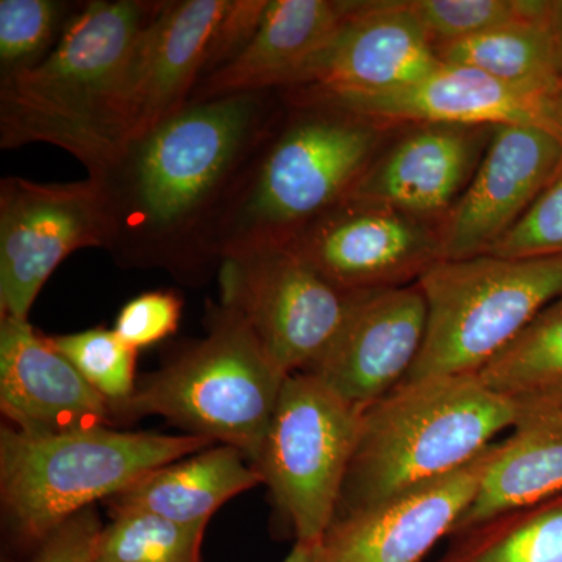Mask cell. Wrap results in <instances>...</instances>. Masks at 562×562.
<instances>
[{"label":"cell","mask_w":562,"mask_h":562,"mask_svg":"<svg viewBox=\"0 0 562 562\" xmlns=\"http://www.w3.org/2000/svg\"><path fill=\"white\" fill-rule=\"evenodd\" d=\"M269 92L188 103L91 177L117 262L165 269L188 283L220 269L222 225L271 138Z\"/></svg>","instance_id":"1"},{"label":"cell","mask_w":562,"mask_h":562,"mask_svg":"<svg viewBox=\"0 0 562 562\" xmlns=\"http://www.w3.org/2000/svg\"><path fill=\"white\" fill-rule=\"evenodd\" d=\"M162 2L91 0L54 49L0 79V147H60L99 177L127 146L122 94L133 50Z\"/></svg>","instance_id":"2"},{"label":"cell","mask_w":562,"mask_h":562,"mask_svg":"<svg viewBox=\"0 0 562 562\" xmlns=\"http://www.w3.org/2000/svg\"><path fill=\"white\" fill-rule=\"evenodd\" d=\"M519 413L476 373L403 382L361 413L335 520L460 471Z\"/></svg>","instance_id":"3"},{"label":"cell","mask_w":562,"mask_h":562,"mask_svg":"<svg viewBox=\"0 0 562 562\" xmlns=\"http://www.w3.org/2000/svg\"><path fill=\"white\" fill-rule=\"evenodd\" d=\"M216 442L194 435L125 432L109 427L32 436L0 432V491L11 525L38 546L95 502L109 501L140 476Z\"/></svg>","instance_id":"4"},{"label":"cell","mask_w":562,"mask_h":562,"mask_svg":"<svg viewBox=\"0 0 562 562\" xmlns=\"http://www.w3.org/2000/svg\"><path fill=\"white\" fill-rule=\"evenodd\" d=\"M295 102L303 113L265 144L225 217L221 260L241 247L288 241L346 201L372 162L380 127L327 102Z\"/></svg>","instance_id":"5"},{"label":"cell","mask_w":562,"mask_h":562,"mask_svg":"<svg viewBox=\"0 0 562 562\" xmlns=\"http://www.w3.org/2000/svg\"><path fill=\"white\" fill-rule=\"evenodd\" d=\"M209 333L144 376L117 412L161 416L187 435L236 447L255 465L288 373L238 313L211 306Z\"/></svg>","instance_id":"6"},{"label":"cell","mask_w":562,"mask_h":562,"mask_svg":"<svg viewBox=\"0 0 562 562\" xmlns=\"http://www.w3.org/2000/svg\"><path fill=\"white\" fill-rule=\"evenodd\" d=\"M417 284L427 335L405 382L476 373L562 297V255L441 260Z\"/></svg>","instance_id":"7"},{"label":"cell","mask_w":562,"mask_h":562,"mask_svg":"<svg viewBox=\"0 0 562 562\" xmlns=\"http://www.w3.org/2000/svg\"><path fill=\"white\" fill-rule=\"evenodd\" d=\"M361 413L312 373L288 375L255 468L295 542H321L331 527Z\"/></svg>","instance_id":"8"},{"label":"cell","mask_w":562,"mask_h":562,"mask_svg":"<svg viewBox=\"0 0 562 562\" xmlns=\"http://www.w3.org/2000/svg\"><path fill=\"white\" fill-rule=\"evenodd\" d=\"M222 305L239 314L288 375L312 371L349 316L355 295L322 276L290 241L227 251Z\"/></svg>","instance_id":"9"},{"label":"cell","mask_w":562,"mask_h":562,"mask_svg":"<svg viewBox=\"0 0 562 562\" xmlns=\"http://www.w3.org/2000/svg\"><path fill=\"white\" fill-rule=\"evenodd\" d=\"M110 221L98 181H0V317L29 321L40 291L69 255L106 249Z\"/></svg>","instance_id":"10"},{"label":"cell","mask_w":562,"mask_h":562,"mask_svg":"<svg viewBox=\"0 0 562 562\" xmlns=\"http://www.w3.org/2000/svg\"><path fill=\"white\" fill-rule=\"evenodd\" d=\"M288 241L350 294L408 286L443 260L441 233L373 203L344 201Z\"/></svg>","instance_id":"11"},{"label":"cell","mask_w":562,"mask_h":562,"mask_svg":"<svg viewBox=\"0 0 562 562\" xmlns=\"http://www.w3.org/2000/svg\"><path fill=\"white\" fill-rule=\"evenodd\" d=\"M409 2H349L330 43L299 77L295 98L376 94L412 85L441 66Z\"/></svg>","instance_id":"12"},{"label":"cell","mask_w":562,"mask_h":562,"mask_svg":"<svg viewBox=\"0 0 562 562\" xmlns=\"http://www.w3.org/2000/svg\"><path fill=\"white\" fill-rule=\"evenodd\" d=\"M428 306L419 284L358 292L330 349L310 372L364 412L409 375L427 335Z\"/></svg>","instance_id":"13"},{"label":"cell","mask_w":562,"mask_h":562,"mask_svg":"<svg viewBox=\"0 0 562 562\" xmlns=\"http://www.w3.org/2000/svg\"><path fill=\"white\" fill-rule=\"evenodd\" d=\"M562 166V138L530 125H497L471 183L441 232L443 260L490 254Z\"/></svg>","instance_id":"14"},{"label":"cell","mask_w":562,"mask_h":562,"mask_svg":"<svg viewBox=\"0 0 562 562\" xmlns=\"http://www.w3.org/2000/svg\"><path fill=\"white\" fill-rule=\"evenodd\" d=\"M558 99L560 95L513 87L471 66L441 63L424 79L397 90L312 101L330 103L376 127L382 124L530 125L562 138Z\"/></svg>","instance_id":"15"},{"label":"cell","mask_w":562,"mask_h":562,"mask_svg":"<svg viewBox=\"0 0 562 562\" xmlns=\"http://www.w3.org/2000/svg\"><path fill=\"white\" fill-rule=\"evenodd\" d=\"M498 442L460 471L339 517L322 539L324 562H420L479 494Z\"/></svg>","instance_id":"16"},{"label":"cell","mask_w":562,"mask_h":562,"mask_svg":"<svg viewBox=\"0 0 562 562\" xmlns=\"http://www.w3.org/2000/svg\"><path fill=\"white\" fill-rule=\"evenodd\" d=\"M0 408L32 436L109 427V402L31 322L0 317Z\"/></svg>","instance_id":"17"},{"label":"cell","mask_w":562,"mask_h":562,"mask_svg":"<svg viewBox=\"0 0 562 562\" xmlns=\"http://www.w3.org/2000/svg\"><path fill=\"white\" fill-rule=\"evenodd\" d=\"M225 3L227 0L162 2L128 63L122 94L127 144L190 103Z\"/></svg>","instance_id":"18"},{"label":"cell","mask_w":562,"mask_h":562,"mask_svg":"<svg viewBox=\"0 0 562 562\" xmlns=\"http://www.w3.org/2000/svg\"><path fill=\"white\" fill-rule=\"evenodd\" d=\"M492 128L419 125L369 165L346 201L387 206L424 222L452 211L482 161Z\"/></svg>","instance_id":"19"},{"label":"cell","mask_w":562,"mask_h":562,"mask_svg":"<svg viewBox=\"0 0 562 562\" xmlns=\"http://www.w3.org/2000/svg\"><path fill=\"white\" fill-rule=\"evenodd\" d=\"M347 13L349 2L269 0L249 46L231 65L199 81L190 103L290 90L330 43Z\"/></svg>","instance_id":"20"},{"label":"cell","mask_w":562,"mask_h":562,"mask_svg":"<svg viewBox=\"0 0 562 562\" xmlns=\"http://www.w3.org/2000/svg\"><path fill=\"white\" fill-rule=\"evenodd\" d=\"M520 403L512 435L498 442L479 494L453 535L562 492V405Z\"/></svg>","instance_id":"21"},{"label":"cell","mask_w":562,"mask_h":562,"mask_svg":"<svg viewBox=\"0 0 562 562\" xmlns=\"http://www.w3.org/2000/svg\"><path fill=\"white\" fill-rule=\"evenodd\" d=\"M260 484L261 472L241 450L216 443L155 469L106 502L113 516L149 513L173 522L209 525L222 505Z\"/></svg>","instance_id":"22"},{"label":"cell","mask_w":562,"mask_h":562,"mask_svg":"<svg viewBox=\"0 0 562 562\" xmlns=\"http://www.w3.org/2000/svg\"><path fill=\"white\" fill-rule=\"evenodd\" d=\"M561 32L542 22L516 21L435 50L442 63L471 66L522 90L560 95Z\"/></svg>","instance_id":"23"},{"label":"cell","mask_w":562,"mask_h":562,"mask_svg":"<svg viewBox=\"0 0 562 562\" xmlns=\"http://www.w3.org/2000/svg\"><path fill=\"white\" fill-rule=\"evenodd\" d=\"M436 562H562V492L458 532Z\"/></svg>","instance_id":"24"},{"label":"cell","mask_w":562,"mask_h":562,"mask_svg":"<svg viewBox=\"0 0 562 562\" xmlns=\"http://www.w3.org/2000/svg\"><path fill=\"white\" fill-rule=\"evenodd\" d=\"M487 387L530 397L562 382V297L550 303L516 341L476 372Z\"/></svg>","instance_id":"25"},{"label":"cell","mask_w":562,"mask_h":562,"mask_svg":"<svg viewBox=\"0 0 562 562\" xmlns=\"http://www.w3.org/2000/svg\"><path fill=\"white\" fill-rule=\"evenodd\" d=\"M206 525L173 522L149 513L114 514L94 562H201Z\"/></svg>","instance_id":"26"},{"label":"cell","mask_w":562,"mask_h":562,"mask_svg":"<svg viewBox=\"0 0 562 562\" xmlns=\"http://www.w3.org/2000/svg\"><path fill=\"white\" fill-rule=\"evenodd\" d=\"M52 346L72 362L80 375L109 402L116 414L136 386V355L114 330L95 327L70 335L47 336Z\"/></svg>","instance_id":"27"},{"label":"cell","mask_w":562,"mask_h":562,"mask_svg":"<svg viewBox=\"0 0 562 562\" xmlns=\"http://www.w3.org/2000/svg\"><path fill=\"white\" fill-rule=\"evenodd\" d=\"M79 7L57 0H0L2 76L38 65Z\"/></svg>","instance_id":"28"},{"label":"cell","mask_w":562,"mask_h":562,"mask_svg":"<svg viewBox=\"0 0 562 562\" xmlns=\"http://www.w3.org/2000/svg\"><path fill=\"white\" fill-rule=\"evenodd\" d=\"M409 5L435 49L512 22L531 21L530 0H409Z\"/></svg>","instance_id":"29"},{"label":"cell","mask_w":562,"mask_h":562,"mask_svg":"<svg viewBox=\"0 0 562 562\" xmlns=\"http://www.w3.org/2000/svg\"><path fill=\"white\" fill-rule=\"evenodd\" d=\"M490 255L505 258L562 255V166Z\"/></svg>","instance_id":"30"},{"label":"cell","mask_w":562,"mask_h":562,"mask_svg":"<svg viewBox=\"0 0 562 562\" xmlns=\"http://www.w3.org/2000/svg\"><path fill=\"white\" fill-rule=\"evenodd\" d=\"M181 313L183 299L176 291L143 292L122 306L113 330L132 349H146L177 331Z\"/></svg>","instance_id":"31"},{"label":"cell","mask_w":562,"mask_h":562,"mask_svg":"<svg viewBox=\"0 0 562 562\" xmlns=\"http://www.w3.org/2000/svg\"><path fill=\"white\" fill-rule=\"evenodd\" d=\"M269 0H227L211 33L201 80L235 61L260 27Z\"/></svg>","instance_id":"32"},{"label":"cell","mask_w":562,"mask_h":562,"mask_svg":"<svg viewBox=\"0 0 562 562\" xmlns=\"http://www.w3.org/2000/svg\"><path fill=\"white\" fill-rule=\"evenodd\" d=\"M102 530L95 509H85L46 536L31 562H94Z\"/></svg>","instance_id":"33"},{"label":"cell","mask_w":562,"mask_h":562,"mask_svg":"<svg viewBox=\"0 0 562 562\" xmlns=\"http://www.w3.org/2000/svg\"><path fill=\"white\" fill-rule=\"evenodd\" d=\"M283 562H324V549L321 542H295L294 549Z\"/></svg>","instance_id":"34"},{"label":"cell","mask_w":562,"mask_h":562,"mask_svg":"<svg viewBox=\"0 0 562 562\" xmlns=\"http://www.w3.org/2000/svg\"><path fill=\"white\" fill-rule=\"evenodd\" d=\"M517 401L532 403H549V405H562V382L554 386L547 387L541 392L530 395V397L517 398Z\"/></svg>","instance_id":"35"},{"label":"cell","mask_w":562,"mask_h":562,"mask_svg":"<svg viewBox=\"0 0 562 562\" xmlns=\"http://www.w3.org/2000/svg\"><path fill=\"white\" fill-rule=\"evenodd\" d=\"M558 116H560L561 127H562V92L560 94V99H558Z\"/></svg>","instance_id":"36"},{"label":"cell","mask_w":562,"mask_h":562,"mask_svg":"<svg viewBox=\"0 0 562 562\" xmlns=\"http://www.w3.org/2000/svg\"><path fill=\"white\" fill-rule=\"evenodd\" d=\"M560 55H561V65H562V32L560 35Z\"/></svg>","instance_id":"37"}]
</instances>
